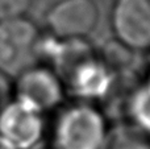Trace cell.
Masks as SVG:
<instances>
[{"label":"cell","instance_id":"obj_1","mask_svg":"<svg viewBox=\"0 0 150 149\" xmlns=\"http://www.w3.org/2000/svg\"><path fill=\"white\" fill-rule=\"evenodd\" d=\"M107 119L98 107L76 102L63 107L52 127V149H104Z\"/></svg>","mask_w":150,"mask_h":149},{"label":"cell","instance_id":"obj_2","mask_svg":"<svg viewBox=\"0 0 150 149\" xmlns=\"http://www.w3.org/2000/svg\"><path fill=\"white\" fill-rule=\"evenodd\" d=\"M41 34L38 26L25 16L0 20V71L16 78L40 63Z\"/></svg>","mask_w":150,"mask_h":149},{"label":"cell","instance_id":"obj_3","mask_svg":"<svg viewBox=\"0 0 150 149\" xmlns=\"http://www.w3.org/2000/svg\"><path fill=\"white\" fill-rule=\"evenodd\" d=\"M45 133V114L30 103L12 96L0 108V137L16 149L36 148Z\"/></svg>","mask_w":150,"mask_h":149},{"label":"cell","instance_id":"obj_4","mask_svg":"<svg viewBox=\"0 0 150 149\" xmlns=\"http://www.w3.org/2000/svg\"><path fill=\"white\" fill-rule=\"evenodd\" d=\"M66 89L61 77L50 66L36 63L15 78L12 95L46 114L59 107Z\"/></svg>","mask_w":150,"mask_h":149},{"label":"cell","instance_id":"obj_5","mask_svg":"<svg viewBox=\"0 0 150 149\" xmlns=\"http://www.w3.org/2000/svg\"><path fill=\"white\" fill-rule=\"evenodd\" d=\"M65 89L80 102H95L108 96L115 82L112 67L95 53L84 55L62 77Z\"/></svg>","mask_w":150,"mask_h":149},{"label":"cell","instance_id":"obj_6","mask_svg":"<svg viewBox=\"0 0 150 149\" xmlns=\"http://www.w3.org/2000/svg\"><path fill=\"white\" fill-rule=\"evenodd\" d=\"M115 37L132 52L150 50V0H115L111 12Z\"/></svg>","mask_w":150,"mask_h":149},{"label":"cell","instance_id":"obj_7","mask_svg":"<svg viewBox=\"0 0 150 149\" xmlns=\"http://www.w3.org/2000/svg\"><path fill=\"white\" fill-rule=\"evenodd\" d=\"M100 9L95 0H58L46 13L49 33L59 38H86L96 29Z\"/></svg>","mask_w":150,"mask_h":149},{"label":"cell","instance_id":"obj_8","mask_svg":"<svg viewBox=\"0 0 150 149\" xmlns=\"http://www.w3.org/2000/svg\"><path fill=\"white\" fill-rule=\"evenodd\" d=\"M130 126L150 139V78L134 87L127 103Z\"/></svg>","mask_w":150,"mask_h":149},{"label":"cell","instance_id":"obj_9","mask_svg":"<svg viewBox=\"0 0 150 149\" xmlns=\"http://www.w3.org/2000/svg\"><path fill=\"white\" fill-rule=\"evenodd\" d=\"M146 139L149 137L129 124L125 128L120 127L113 132L109 131L104 149H148Z\"/></svg>","mask_w":150,"mask_h":149},{"label":"cell","instance_id":"obj_10","mask_svg":"<svg viewBox=\"0 0 150 149\" xmlns=\"http://www.w3.org/2000/svg\"><path fill=\"white\" fill-rule=\"evenodd\" d=\"M33 0H0V20L25 16Z\"/></svg>","mask_w":150,"mask_h":149},{"label":"cell","instance_id":"obj_11","mask_svg":"<svg viewBox=\"0 0 150 149\" xmlns=\"http://www.w3.org/2000/svg\"><path fill=\"white\" fill-rule=\"evenodd\" d=\"M12 83L11 78L0 71V108L12 99Z\"/></svg>","mask_w":150,"mask_h":149},{"label":"cell","instance_id":"obj_12","mask_svg":"<svg viewBox=\"0 0 150 149\" xmlns=\"http://www.w3.org/2000/svg\"><path fill=\"white\" fill-rule=\"evenodd\" d=\"M0 149H16V148L12 147L8 141H5L3 137H0Z\"/></svg>","mask_w":150,"mask_h":149},{"label":"cell","instance_id":"obj_13","mask_svg":"<svg viewBox=\"0 0 150 149\" xmlns=\"http://www.w3.org/2000/svg\"><path fill=\"white\" fill-rule=\"evenodd\" d=\"M107 1H115V0H107Z\"/></svg>","mask_w":150,"mask_h":149},{"label":"cell","instance_id":"obj_14","mask_svg":"<svg viewBox=\"0 0 150 149\" xmlns=\"http://www.w3.org/2000/svg\"><path fill=\"white\" fill-rule=\"evenodd\" d=\"M149 52H150V50H149Z\"/></svg>","mask_w":150,"mask_h":149}]
</instances>
